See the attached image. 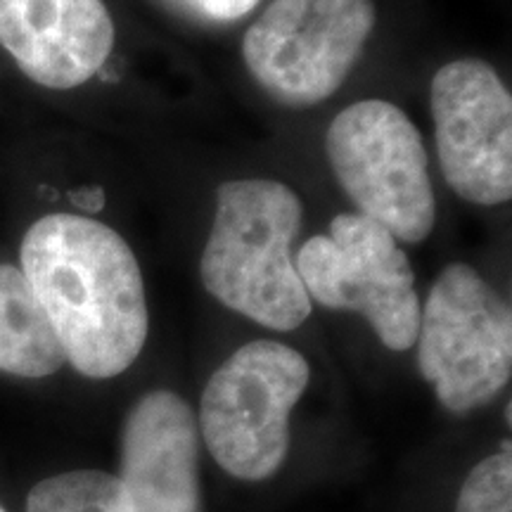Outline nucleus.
<instances>
[{"label": "nucleus", "instance_id": "nucleus-13", "mask_svg": "<svg viewBox=\"0 0 512 512\" xmlns=\"http://www.w3.org/2000/svg\"><path fill=\"white\" fill-rule=\"evenodd\" d=\"M456 512H512V451L505 441L501 451L484 458L465 479Z\"/></svg>", "mask_w": 512, "mask_h": 512}, {"label": "nucleus", "instance_id": "nucleus-2", "mask_svg": "<svg viewBox=\"0 0 512 512\" xmlns=\"http://www.w3.org/2000/svg\"><path fill=\"white\" fill-rule=\"evenodd\" d=\"M299 228L302 202L285 183H223L200 261L207 292L268 330H297L311 316V299L292 256Z\"/></svg>", "mask_w": 512, "mask_h": 512}, {"label": "nucleus", "instance_id": "nucleus-3", "mask_svg": "<svg viewBox=\"0 0 512 512\" xmlns=\"http://www.w3.org/2000/svg\"><path fill=\"white\" fill-rule=\"evenodd\" d=\"M311 380L306 358L271 339L235 351L211 375L200 406L202 437L228 475L261 482L290 451V415Z\"/></svg>", "mask_w": 512, "mask_h": 512}, {"label": "nucleus", "instance_id": "nucleus-14", "mask_svg": "<svg viewBox=\"0 0 512 512\" xmlns=\"http://www.w3.org/2000/svg\"><path fill=\"white\" fill-rule=\"evenodd\" d=\"M188 3L204 17L216 19V22H233L249 15L259 0H188Z\"/></svg>", "mask_w": 512, "mask_h": 512}, {"label": "nucleus", "instance_id": "nucleus-16", "mask_svg": "<svg viewBox=\"0 0 512 512\" xmlns=\"http://www.w3.org/2000/svg\"><path fill=\"white\" fill-rule=\"evenodd\" d=\"M505 420H508V425L512 422V406H510V403L505 406Z\"/></svg>", "mask_w": 512, "mask_h": 512}, {"label": "nucleus", "instance_id": "nucleus-12", "mask_svg": "<svg viewBox=\"0 0 512 512\" xmlns=\"http://www.w3.org/2000/svg\"><path fill=\"white\" fill-rule=\"evenodd\" d=\"M27 512H131L119 477L74 470L48 477L29 491Z\"/></svg>", "mask_w": 512, "mask_h": 512}, {"label": "nucleus", "instance_id": "nucleus-9", "mask_svg": "<svg viewBox=\"0 0 512 512\" xmlns=\"http://www.w3.org/2000/svg\"><path fill=\"white\" fill-rule=\"evenodd\" d=\"M131 512H202L200 427L181 396H140L121 434V475Z\"/></svg>", "mask_w": 512, "mask_h": 512}, {"label": "nucleus", "instance_id": "nucleus-17", "mask_svg": "<svg viewBox=\"0 0 512 512\" xmlns=\"http://www.w3.org/2000/svg\"><path fill=\"white\" fill-rule=\"evenodd\" d=\"M0 512H5V508H3V505H0Z\"/></svg>", "mask_w": 512, "mask_h": 512}, {"label": "nucleus", "instance_id": "nucleus-7", "mask_svg": "<svg viewBox=\"0 0 512 512\" xmlns=\"http://www.w3.org/2000/svg\"><path fill=\"white\" fill-rule=\"evenodd\" d=\"M294 268L309 299L325 309L361 313L387 349L408 351L415 344L420 328L415 273L380 223L358 211L337 214L328 235L304 242Z\"/></svg>", "mask_w": 512, "mask_h": 512}, {"label": "nucleus", "instance_id": "nucleus-15", "mask_svg": "<svg viewBox=\"0 0 512 512\" xmlns=\"http://www.w3.org/2000/svg\"><path fill=\"white\" fill-rule=\"evenodd\" d=\"M69 200L76 204L81 211L86 214H98V211L105 207V190L102 188H81V190H72L69 192Z\"/></svg>", "mask_w": 512, "mask_h": 512}, {"label": "nucleus", "instance_id": "nucleus-5", "mask_svg": "<svg viewBox=\"0 0 512 512\" xmlns=\"http://www.w3.org/2000/svg\"><path fill=\"white\" fill-rule=\"evenodd\" d=\"M418 366L446 411L470 413L503 392L512 370L508 302L467 264L446 266L420 309Z\"/></svg>", "mask_w": 512, "mask_h": 512}, {"label": "nucleus", "instance_id": "nucleus-8", "mask_svg": "<svg viewBox=\"0 0 512 512\" xmlns=\"http://www.w3.org/2000/svg\"><path fill=\"white\" fill-rule=\"evenodd\" d=\"M441 174L458 197L494 207L512 197V98L484 60L444 64L432 79Z\"/></svg>", "mask_w": 512, "mask_h": 512}, {"label": "nucleus", "instance_id": "nucleus-4", "mask_svg": "<svg viewBox=\"0 0 512 512\" xmlns=\"http://www.w3.org/2000/svg\"><path fill=\"white\" fill-rule=\"evenodd\" d=\"M330 169L358 214L396 242L418 245L434 228V190L420 131L399 107L363 100L339 112L325 136Z\"/></svg>", "mask_w": 512, "mask_h": 512}, {"label": "nucleus", "instance_id": "nucleus-11", "mask_svg": "<svg viewBox=\"0 0 512 512\" xmlns=\"http://www.w3.org/2000/svg\"><path fill=\"white\" fill-rule=\"evenodd\" d=\"M64 351L22 268L0 264V370L41 380L64 366Z\"/></svg>", "mask_w": 512, "mask_h": 512}, {"label": "nucleus", "instance_id": "nucleus-6", "mask_svg": "<svg viewBox=\"0 0 512 512\" xmlns=\"http://www.w3.org/2000/svg\"><path fill=\"white\" fill-rule=\"evenodd\" d=\"M375 29L373 0H273L242 41L249 74L287 107L328 100Z\"/></svg>", "mask_w": 512, "mask_h": 512}, {"label": "nucleus", "instance_id": "nucleus-10", "mask_svg": "<svg viewBox=\"0 0 512 512\" xmlns=\"http://www.w3.org/2000/svg\"><path fill=\"white\" fill-rule=\"evenodd\" d=\"M0 46L38 86L69 91L102 72L114 24L102 0H0Z\"/></svg>", "mask_w": 512, "mask_h": 512}, {"label": "nucleus", "instance_id": "nucleus-1", "mask_svg": "<svg viewBox=\"0 0 512 512\" xmlns=\"http://www.w3.org/2000/svg\"><path fill=\"white\" fill-rule=\"evenodd\" d=\"M22 273L76 373L110 380L136 363L147 339L136 254L91 216L50 214L22 240Z\"/></svg>", "mask_w": 512, "mask_h": 512}]
</instances>
